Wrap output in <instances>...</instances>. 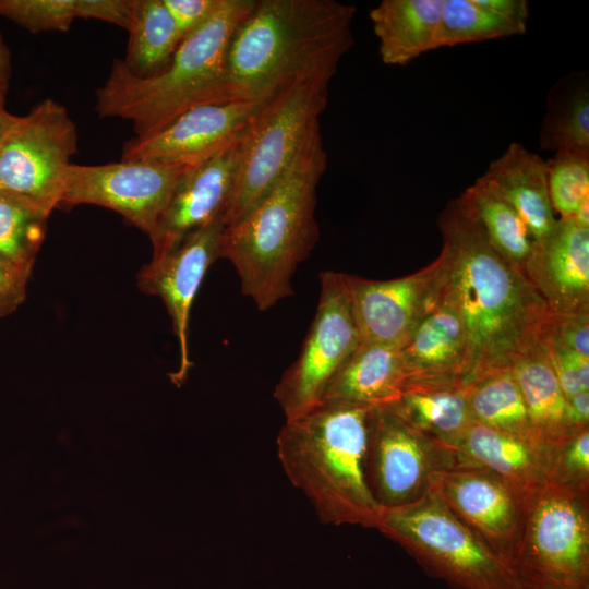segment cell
<instances>
[{"mask_svg": "<svg viewBox=\"0 0 589 589\" xmlns=\"http://www.w3.org/2000/svg\"><path fill=\"white\" fill-rule=\"evenodd\" d=\"M443 243L428 301L450 311L466 341L465 385L509 370L539 344L551 312L521 271L489 242L456 197L441 212Z\"/></svg>", "mask_w": 589, "mask_h": 589, "instance_id": "obj_1", "label": "cell"}, {"mask_svg": "<svg viewBox=\"0 0 589 589\" xmlns=\"http://www.w3.org/2000/svg\"><path fill=\"white\" fill-rule=\"evenodd\" d=\"M354 14L335 0H255L229 39L216 104L264 100L298 77L329 82Z\"/></svg>", "mask_w": 589, "mask_h": 589, "instance_id": "obj_2", "label": "cell"}, {"mask_svg": "<svg viewBox=\"0 0 589 589\" xmlns=\"http://www.w3.org/2000/svg\"><path fill=\"white\" fill-rule=\"evenodd\" d=\"M326 165L320 127L264 199L224 228L219 259L235 266L242 293L260 311L292 294L291 278L318 241L316 189Z\"/></svg>", "mask_w": 589, "mask_h": 589, "instance_id": "obj_3", "label": "cell"}, {"mask_svg": "<svg viewBox=\"0 0 589 589\" xmlns=\"http://www.w3.org/2000/svg\"><path fill=\"white\" fill-rule=\"evenodd\" d=\"M373 408L323 400L287 419L277 435V456L285 473L323 524L375 528L381 507L365 476Z\"/></svg>", "mask_w": 589, "mask_h": 589, "instance_id": "obj_4", "label": "cell"}, {"mask_svg": "<svg viewBox=\"0 0 589 589\" xmlns=\"http://www.w3.org/2000/svg\"><path fill=\"white\" fill-rule=\"evenodd\" d=\"M255 0H220L206 22L187 36L168 65L140 77L115 59L108 77L95 93L100 118L129 120L135 135L163 129L182 112L216 104L229 39Z\"/></svg>", "mask_w": 589, "mask_h": 589, "instance_id": "obj_5", "label": "cell"}, {"mask_svg": "<svg viewBox=\"0 0 589 589\" xmlns=\"http://www.w3.org/2000/svg\"><path fill=\"white\" fill-rule=\"evenodd\" d=\"M328 84L322 79L298 77L265 100L243 133L232 195L223 214L225 227L264 199L321 127Z\"/></svg>", "mask_w": 589, "mask_h": 589, "instance_id": "obj_6", "label": "cell"}, {"mask_svg": "<svg viewBox=\"0 0 589 589\" xmlns=\"http://www.w3.org/2000/svg\"><path fill=\"white\" fill-rule=\"evenodd\" d=\"M375 528L454 589H516L507 566L431 488L409 504L381 508Z\"/></svg>", "mask_w": 589, "mask_h": 589, "instance_id": "obj_7", "label": "cell"}, {"mask_svg": "<svg viewBox=\"0 0 589 589\" xmlns=\"http://www.w3.org/2000/svg\"><path fill=\"white\" fill-rule=\"evenodd\" d=\"M509 570L516 589H589V492L546 482L529 494Z\"/></svg>", "mask_w": 589, "mask_h": 589, "instance_id": "obj_8", "label": "cell"}, {"mask_svg": "<svg viewBox=\"0 0 589 589\" xmlns=\"http://www.w3.org/2000/svg\"><path fill=\"white\" fill-rule=\"evenodd\" d=\"M77 149V129L52 98L19 117L0 146V192L48 214L61 205L65 175Z\"/></svg>", "mask_w": 589, "mask_h": 589, "instance_id": "obj_9", "label": "cell"}, {"mask_svg": "<svg viewBox=\"0 0 589 589\" xmlns=\"http://www.w3.org/2000/svg\"><path fill=\"white\" fill-rule=\"evenodd\" d=\"M314 320L296 361L274 390L287 419L320 404L330 383L362 341L346 274L326 271Z\"/></svg>", "mask_w": 589, "mask_h": 589, "instance_id": "obj_10", "label": "cell"}, {"mask_svg": "<svg viewBox=\"0 0 589 589\" xmlns=\"http://www.w3.org/2000/svg\"><path fill=\"white\" fill-rule=\"evenodd\" d=\"M456 466L455 450L423 435L390 406L371 414L365 476L381 508L409 504L431 486L434 473Z\"/></svg>", "mask_w": 589, "mask_h": 589, "instance_id": "obj_11", "label": "cell"}, {"mask_svg": "<svg viewBox=\"0 0 589 589\" xmlns=\"http://www.w3.org/2000/svg\"><path fill=\"white\" fill-rule=\"evenodd\" d=\"M188 168L157 160L72 163L67 170L61 205L92 204L110 208L149 236Z\"/></svg>", "mask_w": 589, "mask_h": 589, "instance_id": "obj_12", "label": "cell"}, {"mask_svg": "<svg viewBox=\"0 0 589 589\" xmlns=\"http://www.w3.org/2000/svg\"><path fill=\"white\" fill-rule=\"evenodd\" d=\"M430 488L509 569L526 497L492 472L472 467L454 466L438 471Z\"/></svg>", "mask_w": 589, "mask_h": 589, "instance_id": "obj_13", "label": "cell"}, {"mask_svg": "<svg viewBox=\"0 0 589 589\" xmlns=\"http://www.w3.org/2000/svg\"><path fill=\"white\" fill-rule=\"evenodd\" d=\"M265 100L193 107L157 132L127 141L121 159L196 166L235 142Z\"/></svg>", "mask_w": 589, "mask_h": 589, "instance_id": "obj_14", "label": "cell"}, {"mask_svg": "<svg viewBox=\"0 0 589 589\" xmlns=\"http://www.w3.org/2000/svg\"><path fill=\"white\" fill-rule=\"evenodd\" d=\"M224 228L220 214L172 251L152 259L136 277L141 291L159 297L171 318L179 344V369L171 374L177 384L185 378L192 365L188 341L191 306L208 267L219 259Z\"/></svg>", "mask_w": 589, "mask_h": 589, "instance_id": "obj_15", "label": "cell"}, {"mask_svg": "<svg viewBox=\"0 0 589 589\" xmlns=\"http://www.w3.org/2000/svg\"><path fill=\"white\" fill-rule=\"evenodd\" d=\"M243 133L180 177L148 236L153 245L152 259L172 251L191 233L225 213L237 178Z\"/></svg>", "mask_w": 589, "mask_h": 589, "instance_id": "obj_16", "label": "cell"}, {"mask_svg": "<svg viewBox=\"0 0 589 589\" xmlns=\"http://www.w3.org/2000/svg\"><path fill=\"white\" fill-rule=\"evenodd\" d=\"M434 269L390 280L346 274L362 341L401 347L426 309Z\"/></svg>", "mask_w": 589, "mask_h": 589, "instance_id": "obj_17", "label": "cell"}, {"mask_svg": "<svg viewBox=\"0 0 589 589\" xmlns=\"http://www.w3.org/2000/svg\"><path fill=\"white\" fill-rule=\"evenodd\" d=\"M524 274L551 313L589 312V228L558 218L544 240L533 242Z\"/></svg>", "mask_w": 589, "mask_h": 589, "instance_id": "obj_18", "label": "cell"}, {"mask_svg": "<svg viewBox=\"0 0 589 589\" xmlns=\"http://www.w3.org/2000/svg\"><path fill=\"white\" fill-rule=\"evenodd\" d=\"M482 178L517 212L533 242L552 232L557 218L550 200L548 165L539 155L514 142Z\"/></svg>", "mask_w": 589, "mask_h": 589, "instance_id": "obj_19", "label": "cell"}, {"mask_svg": "<svg viewBox=\"0 0 589 589\" xmlns=\"http://www.w3.org/2000/svg\"><path fill=\"white\" fill-rule=\"evenodd\" d=\"M408 383L465 384L466 341L459 320L428 301L426 309L400 348ZM404 388V387H402Z\"/></svg>", "mask_w": 589, "mask_h": 589, "instance_id": "obj_20", "label": "cell"}, {"mask_svg": "<svg viewBox=\"0 0 589 589\" xmlns=\"http://www.w3.org/2000/svg\"><path fill=\"white\" fill-rule=\"evenodd\" d=\"M545 462L533 443L476 421L456 448V466L492 472L525 497L548 482Z\"/></svg>", "mask_w": 589, "mask_h": 589, "instance_id": "obj_21", "label": "cell"}, {"mask_svg": "<svg viewBox=\"0 0 589 589\" xmlns=\"http://www.w3.org/2000/svg\"><path fill=\"white\" fill-rule=\"evenodd\" d=\"M388 406L410 426L455 453L473 422L461 382L408 383Z\"/></svg>", "mask_w": 589, "mask_h": 589, "instance_id": "obj_22", "label": "cell"}, {"mask_svg": "<svg viewBox=\"0 0 589 589\" xmlns=\"http://www.w3.org/2000/svg\"><path fill=\"white\" fill-rule=\"evenodd\" d=\"M510 371L537 445L545 453L574 435L567 417L568 400L540 344L519 357Z\"/></svg>", "mask_w": 589, "mask_h": 589, "instance_id": "obj_23", "label": "cell"}, {"mask_svg": "<svg viewBox=\"0 0 589 589\" xmlns=\"http://www.w3.org/2000/svg\"><path fill=\"white\" fill-rule=\"evenodd\" d=\"M444 0H382L369 16L378 39L381 60L406 65L435 49Z\"/></svg>", "mask_w": 589, "mask_h": 589, "instance_id": "obj_24", "label": "cell"}, {"mask_svg": "<svg viewBox=\"0 0 589 589\" xmlns=\"http://www.w3.org/2000/svg\"><path fill=\"white\" fill-rule=\"evenodd\" d=\"M400 348L361 341L330 383L323 400L370 407L392 405L406 382Z\"/></svg>", "mask_w": 589, "mask_h": 589, "instance_id": "obj_25", "label": "cell"}, {"mask_svg": "<svg viewBox=\"0 0 589 589\" xmlns=\"http://www.w3.org/2000/svg\"><path fill=\"white\" fill-rule=\"evenodd\" d=\"M458 197L478 220L497 253L524 273L533 250V240L517 212L482 177Z\"/></svg>", "mask_w": 589, "mask_h": 589, "instance_id": "obj_26", "label": "cell"}, {"mask_svg": "<svg viewBox=\"0 0 589 589\" xmlns=\"http://www.w3.org/2000/svg\"><path fill=\"white\" fill-rule=\"evenodd\" d=\"M539 144L544 151L589 148V81L587 72L560 79L549 91Z\"/></svg>", "mask_w": 589, "mask_h": 589, "instance_id": "obj_27", "label": "cell"}, {"mask_svg": "<svg viewBox=\"0 0 589 589\" xmlns=\"http://www.w3.org/2000/svg\"><path fill=\"white\" fill-rule=\"evenodd\" d=\"M129 34L127 53L121 61L129 72L140 77L163 71L181 43L163 0H137Z\"/></svg>", "mask_w": 589, "mask_h": 589, "instance_id": "obj_28", "label": "cell"}, {"mask_svg": "<svg viewBox=\"0 0 589 589\" xmlns=\"http://www.w3.org/2000/svg\"><path fill=\"white\" fill-rule=\"evenodd\" d=\"M466 388L473 421L537 445L522 395L510 369L485 375L467 384Z\"/></svg>", "mask_w": 589, "mask_h": 589, "instance_id": "obj_29", "label": "cell"}, {"mask_svg": "<svg viewBox=\"0 0 589 589\" xmlns=\"http://www.w3.org/2000/svg\"><path fill=\"white\" fill-rule=\"evenodd\" d=\"M526 26L482 7L477 0H444L435 49L521 35Z\"/></svg>", "mask_w": 589, "mask_h": 589, "instance_id": "obj_30", "label": "cell"}, {"mask_svg": "<svg viewBox=\"0 0 589 589\" xmlns=\"http://www.w3.org/2000/svg\"><path fill=\"white\" fill-rule=\"evenodd\" d=\"M49 216L28 202L0 192V254L32 271Z\"/></svg>", "mask_w": 589, "mask_h": 589, "instance_id": "obj_31", "label": "cell"}, {"mask_svg": "<svg viewBox=\"0 0 589 589\" xmlns=\"http://www.w3.org/2000/svg\"><path fill=\"white\" fill-rule=\"evenodd\" d=\"M549 193L560 218H573L589 201V148H562L546 161Z\"/></svg>", "mask_w": 589, "mask_h": 589, "instance_id": "obj_32", "label": "cell"}, {"mask_svg": "<svg viewBox=\"0 0 589 589\" xmlns=\"http://www.w3.org/2000/svg\"><path fill=\"white\" fill-rule=\"evenodd\" d=\"M0 16L31 33H64L77 19L76 0H0Z\"/></svg>", "mask_w": 589, "mask_h": 589, "instance_id": "obj_33", "label": "cell"}, {"mask_svg": "<svg viewBox=\"0 0 589 589\" xmlns=\"http://www.w3.org/2000/svg\"><path fill=\"white\" fill-rule=\"evenodd\" d=\"M548 482L589 492V429L545 452Z\"/></svg>", "mask_w": 589, "mask_h": 589, "instance_id": "obj_34", "label": "cell"}, {"mask_svg": "<svg viewBox=\"0 0 589 589\" xmlns=\"http://www.w3.org/2000/svg\"><path fill=\"white\" fill-rule=\"evenodd\" d=\"M539 344L567 399L580 392H589V357L551 342Z\"/></svg>", "mask_w": 589, "mask_h": 589, "instance_id": "obj_35", "label": "cell"}, {"mask_svg": "<svg viewBox=\"0 0 589 589\" xmlns=\"http://www.w3.org/2000/svg\"><path fill=\"white\" fill-rule=\"evenodd\" d=\"M540 341L565 347L589 357V312L551 313Z\"/></svg>", "mask_w": 589, "mask_h": 589, "instance_id": "obj_36", "label": "cell"}, {"mask_svg": "<svg viewBox=\"0 0 589 589\" xmlns=\"http://www.w3.org/2000/svg\"><path fill=\"white\" fill-rule=\"evenodd\" d=\"M137 0H76L77 19H94L120 26L132 27Z\"/></svg>", "mask_w": 589, "mask_h": 589, "instance_id": "obj_37", "label": "cell"}, {"mask_svg": "<svg viewBox=\"0 0 589 589\" xmlns=\"http://www.w3.org/2000/svg\"><path fill=\"white\" fill-rule=\"evenodd\" d=\"M219 2L220 0H163L181 41L206 22Z\"/></svg>", "mask_w": 589, "mask_h": 589, "instance_id": "obj_38", "label": "cell"}, {"mask_svg": "<svg viewBox=\"0 0 589 589\" xmlns=\"http://www.w3.org/2000/svg\"><path fill=\"white\" fill-rule=\"evenodd\" d=\"M32 274L0 254V318L15 311L25 300Z\"/></svg>", "mask_w": 589, "mask_h": 589, "instance_id": "obj_39", "label": "cell"}, {"mask_svg": "<svg viewBox=\"0 0 589 589\" xmlns=\"http://www.w3.org/2000/svg\"><path fill=\"white\" fill-rule=\"evenodd\" d=\"M482 7L492 12L526 26L529 15L528 2L526 0H477Z\"/></svg>", "mask_w": 589, "mask_h": 589, "instance_id": "obj_40", "label": "cell"}, {"mask_svg": "<svg viewBox=\"0 0 589 589\" xmlns=\"http://www.w3.org/2000/svg\"><path fill=\"white\" fill-rule=\"evenodd\" d=\"M568 423L574 434L589 429V392L568 398Z\"/></svg>", "mask_w": 589, "mask_h": 589, "instance_id": "obj_41", "label": "cell"}, {"mask_svg": "<svg viewBox=\"0 0 589 589\" xmlns=\"http://www.w3.org/2000/svg\"><path fill=\"white\" fill-rule=\"evenodd\" d=\"M11 74L12 65L10 50L0 32V104L5 105Z\"/></svg>", "mask_w": 589, "mask_h": 589, "instance_id": "obj_42", "label": "cell"}, {"mask_svg": "<svg viewBox=\"0 0 589 589\" xmlns=\"http://www.w3.org/2000/svg\"><path fill=\"white\" fill-rule=\"evenodd\" d=\"M19 120V116L10 113L4 104H0V146L5 135Z\"/></svg>", "mask_w": 589, "mask_h": 589, "instance_id": "obj_43", "label": "cell"}]
</instances>
